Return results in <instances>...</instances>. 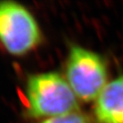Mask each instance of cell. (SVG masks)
<instances>
[{
    "mask_svg": "<svg viewBox=\"0 0 123 123\" xmlns=\"http://www.w3.org/2000/svg\"><path fill=\"white\" fill-rule=\"evenodd\" d=\"M80 110L79 100L65 77L57 71L27 76L25 85V115L43 120Z\"/></svg>",
    "mask_w": 123,
    "mask_h": 123,
    "instance_id": "cell-1",
    "label": "cell"
},
{
    "mask_svg": "<svg viewBox=\"0 0 123 123\" xmlns=\"http://www.w3.org/2000/svg\"><path fill=\"white\" fill-rule=\"evenodd\" d=\"M63 76L79 102H94L110 81L109 62L100 53L71 43Z\"/></svg>",
    "mask_w": 123,
    "mask_h": 123,
    "instance_id": "cell-2",
    "label": "cell"
},
{
    "mask_svg": "<svg viewBox=\"0 0 123 123\" xmlns=\"http://www.w3.org/2000/svg\"><path fill=\"white\" fill-rule=\"evenodd\" d=\"M44 36L34 15L15 1H0V44L14 57H22L36 51Z\"/></svg>",
    "mask_w": 123,
    "mask_h": 123,
    "instance_id": "cell-3",
    "label": "cell"
},
{
    "mask_svg": "<svg viewBox=\"0 0 123 123\" xmlns=\"http://www.w3.org/2000/svg\"><path fill=\"white\" fill-rule=\"evenodd\" d=\"M93 123H123V74L109 81L92 106Z\"/></svg>",
    "mask_w": 123,
    "mask_h": 123,
    "instance_id": "cell-4",
    "label": "cell"
},
{
    "mask_svg": "<svg viewBox=\"0 0 123 123\" xmlns=\"http://www.w3.org/2000/svg\"><path fill=\"white\" fill-rule=\"evenodd\" d=\"M38 123H93L91 117L83 111H74L65 115H60L39 121Z\"/></svg>",
    "mask_w": 123,
    "mask_h": 123,
    "instance_id": "cell-5",
    "label": "cell"
}]
</instances>
